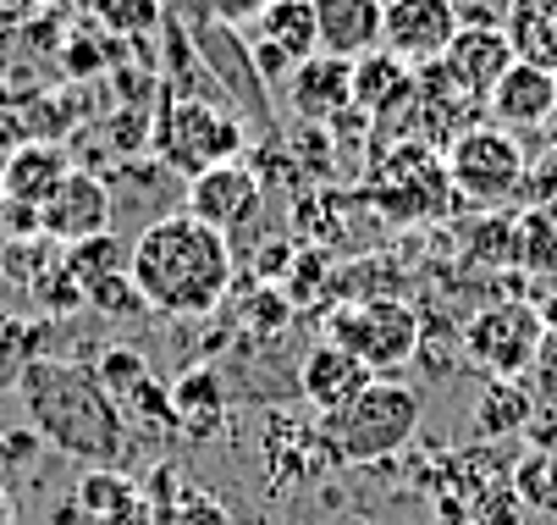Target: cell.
Wrapping results in <instances>:
<instances>
[{"instance_id": "cell-1", "label": "cell", "mask_w": 557, "mask_h": 525, "mask_svg": "<svg viewBox=\"0 0 557 525\" xmlns=\"http://www.w3.org/2000/svg\"><path fill=\"white\" fill-rule=\"evenodd\" d=\"M232 239L205 228L199 216H154L149 228L127 249V277L144 293V305L154 316L172 321H205L221 310V298L232 293Z\"/></svg>"}, {"instance_id": "cell-2", "label": "cell", "mask_w": 557, "mask_h": 525, "mask_svg": "<svg viewBox=\"0 0 557 525\" xmlns=\"http://www.w3.org/2000/svg\"><path fill=\"white\" fill-rule=\"evenodd\" d=\"M17 399L28 410V431L66 460H84L89 471H122L133 454V431L100 388L95 365L45 354L17 377Z\"/></svg>"}, {"instance_id": "cell-3", "label": "cell", "mask_w": 557, "mask_h": 525, "mask_svg": "<svg viewBox=\"0 0 557 525\" xmlns=\"http://www.w3.org/2000/svg\"><path fill=\"white\" fill-rule=\"evenodd\" d=\"M249 149V127L215 95H161L149 117V156L177 178H205Z\"/></svg>"}, {"instance_id": "cell-4", "label": "cell", "mask_w": 557, "mask_h": 525, "mask_svg": "<svg viewBox=\"0 0 557 525\" xmlns=\"http://www.w3.org/2000/svg\"><path fill=\"white\" fill-rule=\"evenodd\" d=\"M425 420V393L397 382V377H375L348 410L321 420V437L332 448L337 465H381L392 454H404Z\"/></svg>"}, {"instance_id": "cell-5", "label": "cell", "mask_w": 557, "mask_h": 525, "mask_svg": "<svg viewBox=\"0 0 557 525\" xmlns=\"http://www.w3.org/2000/svg\"><path fill=\"white\" fill-rule=\"evenodd\" d=\"M364 199L392 216V221H404V228H414V221H442L458 205L453 194V178H447V161H442V149L420 144V138H404V144H386L370 156V183H364Z\"/></svg>"}, {"instance_id": "cell-6", "label": "cell", "mask_w": 557, "mask_h": 525, "mask_svg": "<svg viewBox=\"0 0 557 525\" xmlns=\"http://www.w3.org/2000/svg\"><path fill=\"white\" fill-rule=\"evenodd\" d=\"M442 161H447L458 205H474V210H508L530 183V156H524L519 133H508L497 122H481L463 138H453L442 149Z\"/></svg>"}, {"instance_id": "cell-7", "label": "cell", "mask_w": 557, "mask_h": 525, "mask_svg": "<svg viewBox=\"0 0 557 525\" xmlns=\"http://www.w3.org/2000/svg\"><path fill=\"white\" fill-rule=\"evenodd\" d=\"M541 338H546V321H541L535 305H524V298H503V305L474 310L458 332L463 359L481 365L486 382H519L524 370H535Z\"/></svg>"}, {"instance_id": "cell-8", "label": "cell", "mask_w": 557, "mask_h": 525, "mask_svg": "<svg viewBox=\"0 0 557 525\" xmlns=\"http://www.w3.org/2000/svg\"><path fill=\"white\" fill-rule=\"evenodd\" d=\"M332 343L348 349L354 359L370 365V377L381 370H404L420 343H425V327H420V310L404 305V298H359V305L337 310L332 316Z\"/></svg>"}, {"instance_id": "cell-9", "label": "cell", "mask_w": 557, "mask_h": 525, "mask_svg": "<svg viewBox=\"0 0 557 525\" xmlns=\"http://www.w3.org/2000/svg\"><path fill=\"white\" fill-rule=\"evenodd\" d=\"M95 377H100V388L111 393V404H116V415L127 420V431H183L177 404H172V388L154 377L149 359H144L138 349H127V343L100 349Z\"/></svg>"}, {"instance_id": "cell-10", "label": "cell", "mask_w": 557, "mask_h": 525, "mask_svg": "<svg viewBox=\"0 0 557 525\" xmlns=\"http://www.w3.org/2000/svg\"><path fill=\"white\" fill-rule=\"evenodd\" d=\"M463 17H458V0H386V17H381V50L397 56L409 72L436 66L447 56V45L458 39Z\"/></svg>"}, {"instance_id": "cell-11", "label": "cell", "mask_w": 557, "mask_h": 525, "mask_svg": "<svg viewBox=\"0 0 557 525\" xmlns=\"http://www.w3.org/2000/svg\"><path fill=\"white\" fill-rule=\"evenodd\" d=\"M249 56H255V72L265 84L293 78V66L321 56V28H314L309 0H271L249 28Z\"/></svg>"}, {"instance_id": "cell-12", "label": "cell", "mask_w": 557, "mask_h": 525, "mask_svg": "<svg viewBox=\"0 0 557 525\" xmlns=\"http://www.w3.org/2000/svg\"><path fill=\"white\" fill-rule=\"evenodd\" d=\"M39 233L55 249H72V244H89V239L111 233V183L100 172L72 167L66 183L39 205Z\"/></svg>"}, {"instance_id": "cell-13", "label": "cell", "mask_w": 557, "mask_h": 525, "mask_svg": "<svg viewBox=\"0 0 557 525\" xmlns=\"http://www.w3.org/2000/svg\"><path fill=\"white\" fill-rule=\"evenodd\" d=\"M183 199H188V216H199L205 228H215V233L232 239V233H244L249 221L260 216V205H265V183H260L255 167L232 161V167H215V172L194 178Z\"/></svg>"}, {"instance_id": "cell-14", "label": "cell", "mask_w": 557, "mask_h": 525, "mask_svg": "<svg viewBox=\"0 0 557 525\" xmlns=\"http://www.w3.org/2000/svg\"><path fill=\"white\" fill-rule=\"evenodd\" d=\"M519 56H513V45H508V34H503V23H463L458 28V39L447 45V56H442V72L469 95V100H492V89L503 84V72L513 66Z\"/></svg>"}, {"instance_id": "cell-15", "label": "cell", "mask_w": 557, "mask_h": 525, "mask_svg": "<svg viewBox=\"0 0 557 525\" xmlns=\"http://www.w3.org/2000/svg\"><path fill=\"white\" fill-rule=\"evenodd\" d=\"M287 100L304 127H332L343 111H354V61H337L326 50L309 56L304 66H293Z\"/></svg>"}, {"instance_id": "cell-16", "label": "cell", "mask_w": 557, "mask_h": 525, "mask_svg": "<svg viewBox=\"0 0 557 525\" xmlns=\"http://www.w3.org/2000/svg\"><path fill=\"white\" fill-rule=\"evenodd\" d=\"M370 382H375V377H370V365L354 359L348 349H337L332 338H326V343H314V349L298 359V393L309 399V410H321V420L337 415V410H348Z\"/></svg>"}, {"instance_id": "cell-17", "label": "cell", "mask_w": 557, "mask_h": 525, "mask_svg": "<svg viewBox=\"0 0 557 525\" xmlns=\"http://www.w3.org/2000/svg\"><path fill=\"white\" fill-rule=\"evenodd\" d=\"M486 117L508 133L546 127L557 117V72H546L535 61H513L503 72V84L492 89V100H486Z\"/></svg>"}, {"instance_id": "cell-18", "label": "cell", "mask_w": 557, "mask_h": 525, "mask_svg": "<svg viewBox=\"0 0 557 525\" xmlns=\"http://www.w3.org/2000/svg\"><path fill=\"white\" fill-rule=\"evenodd\" d=\"M314 28H321V50L337 61H364L381 50V17L386 0H309Z\"/></svg>"}, {"instance_id": "cell-19", "label": "cell", "mask_w": 557, "mask_h": 525, "mask_svg": "<svg viewBox=\"0 0 557 525\" xmlns=\"http://www.w3.org/2000/svg\"><path fill=\"white\" fill-rule=\"evenodd\" d=\"M72 161H66V144H23L0 161V178H7V199L12 205H45L61 183H66Z\"/></svg>"}, {"instance_id": "cell-20", "label": "cell", "mask_w": 557, "mask_h": 525, "mask_svg": "<svg viewBox=\"0 0 557 525\" xmlns=\"http://www.w3.org/2000/svg\"><path fill=\"white\" fill-rule=\"evenodd\" d=\"M503 34H508L519 61L557 72V0H508Z\"/></svg>"}, {"instance_id": "cell-21", "label": "cell", "mask_w": 557, "mask_h": 525, "mask_svg": "<svg viewBox=\"0 0 557 525\" xmlns=\"http://www.w3.org/2000/svg\"><path fill=\"white\" fill-rule=\"evenodd\" d=\"M172 404H177V420H183L188 437H199V431H221V404H226V393H221V377H215L210 365H194L188 377H177Z\"/></svg>"}, {"instance_id": "cell-22", "label": "cell", "mask_w": 557, "mask_h": 525, "mask_svg": "<svg viewBox=\"0 0 557 525\" xmlns=\"http://www.w3.org/2000/svg\"><path fill=\"white\" fill-rule=\"evenodd\" d=\"M55 321H17V316H0V393L17 388V377L45 359V338Z\"/></svg>"}, {"instance_id": "cell-23", "label": "cell", "mask_w": 557, "mask_h": 525, "mask_svg": "<svg viewBox=\"0 0 557 525\" xmlns=\"http://www.w3.org/2000/svg\"><path fill=\"white\" fill-rule=\"evenodd\" d=\"M133 487H138V481H133L127 471H84V476H77V487H72V503L84 509L89 525H106Z\"/></svg>"}, {"instance_id": "cell-24", "label": "cell", "mask_w": 557, "mask_h": 525, "mask_svg": "<svg viewBox=\"0 0 557 525\" xmlns=\"http://www.w3.org/2000/svg\"><path fill=\"white\" fill-rule=\"evenodd\" d=\"M469 260H492V266H519V216L508 210H486L469 228Z\"/></svg>"}, {"instance_id": "cell-25", "label": "cell", "mask_w": 557, "mask_h": 525, "mask_svg": "<svg viewBox=\"0 0 557 525\" xmlns=\"http://www.w3.org/2000/svg\"><path fill=\"white\" fill-rule=\"evenodd\" d=\"M61 266L72 271L77 288H89V282H100V277H111V271H127V249L116 244V233H100V239H89V244L61 249Z\"/></svg>"}, {"instance_id": "cell-26", "label": "cell", "mask_w": 557, "mask_h": 525, "mask_svg": "<svg viewBox=\"0 0 557 525\" xmlns=\"http://www.w3.org/2000/svg\"><path fill=\"white\" fill-rule=\"evenodd\" d=\"M84 305H89V310H100V316H111V321H138V316H149L144 293L133 288V277H127V271H111V277L89 282V288H84Z\"/></svg>"}, {"instance_id": "cell-27", "label": "cell", "mask_w": 557, "mask_h": 525, "mask_svg": "<svg viewBox=\"0 0 557 525\" xmlns=\"http://www.w3.org/2000/svg\"><path fill=\"white\" fill-rule=\"evenodd\" d=\"M89 12L106 34L116 39H138L161 23V0H89Z\"/></svg>"}, {"instance_id": "cell-28", "label": "cell", "mask_w": 557, "mask_h": 525, "mask_svg": "<svg viewBox=\"0 0 557 525\" xmlns=\"http://www.w3.org/2000/svg\"><path fill=\"white\" fill-rule=\"evenodd\" d=\"M524 420H530V393L519 382H492L481 399V437H508Z\"/></svg>"}, {"instance_id": "cell-29", "label": "cell", "mask_w": 557, "mask_h": 525, "mask_svg": "<svg viewBox=\"0 0 557 525\" xmlns=\"http://www.w3.org/2000/svg\"><path fill=\"white\" fill-rule=\"evenodd\" d=\"M34 144L28 133V89H12V84H0V161L12 156V149Z\"/></svg>"}, {"instance_id": "cell-30", "label": "cell", "mask_w": 557, "mask_h": 525, "mask_svg": "<svg viewBox=\"0 0 557 525\" xmlns=\"http://www.w3.org/2000/svg\"><path fill=\"white\" fill-rule=\"evenodd\" d=\"M166 525H232V509H226L215 492L188 487V492H183V503H177V514H172Z\"/></svg>"}, {"instance_id": "cell-31", "label": "cell", "mask_w": 557, "mask_h": 525, "mask_svg": "<svg viewBox=\"0 0 557 525\" xmlns=\"http://www.w3.org/2000/svg\"><path fill=\"white\" fill-rule=\"evenodd\" d=\"M199 7H205L215 23H255L271 0H199Z\"/></svg>"}, {"instance_id": "cell-32", "label": "cell", "mask_w": 557, "mask_h": 525, "mask_svg": "<svg viewBox=\"0 0 557 525\" xmlns=\"http://www.w3.org/2000/svg\"><path fill=\"white\" fill-rule=\"evenodd\" d=\"M106 525H154V509H149L144 487H133V492H127V498L116 503V514H111Z\"/></svg>"}, {"instance_id": "cell-33", "label": "cell", "mask_w": 557, "mask_h": 525, "mask_svg": "<svg viewBox=\"0 0 557 525\" xmlns=\"http://www.w3.org/2000/svg\"><path fill=\"white\" fill-rule=\"evenodd\" d=\"M50 7H55V0H0V17H7V23H34Z\"/></svg>"}, {"instance_id": "cell-34", "label": "cell", "mask_w": 557, "mask_h": 525, "mask_svg": "<svg viewBox=\"0 0 557 525\" xmlns=\"http://www.w3.org/2000/svg\"><path fill=\"white\" fill-rule=\"evenodd\" d=\"M535 365H541L546 377L557 382V327H546V338H541V354H535Z\"/></svg>"}, {"instance_id": "cell-35", "label": "cell", "mask_w": 557, "mask_h": 525, "mask_svg": "<svg viewBox=\"0 0 557 525\" xmlns=\"http://www.w3.org/2000/svg\"><path fill=\"white\" fill-rule=\"evenodd\" d=\"M0 525H12V492L0 487Z\"/></svg>"}, {"instance_id": "cell-36", "label": "cell", "mask_w": 557, "mask_h": 525, "mask_svg": "<svg viewBox=\"0 0 557 525\" xmlns=\"http://www.w3.org/2000/svg\"><path fill=\"white\" fill-rule=\"evenodd\" d=\"M546 133H552V156H557V117H552V122H546Z\"/></svg>"}, {"instance_id": "cell-37", "label": "cell", "mask_w": 557, "mask_h": 525, "mask_svg": "<svg viewBox=\"0 0 557 525\" xmlns=\"http://www.w3.org/2000/svg\"><path fill=\"white\" fill-rule=\"evenodd\" d=\"M0 205H7V178H0Z\"/></svg>"}, {"instance_id": "cell-38", "label": "cell", "mask_w": 557, "mask_h": 525, "mask_svg": "<svg viewBox=\"0 0 557 525\" xmlns=\"http://www.w3.org/2000/svg\"><path fill=\"white\" fill-rule=\"evenodd\" d=\"M0 28H12V23H7V17H0Z\"/></svg>"}]
</instances>
